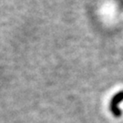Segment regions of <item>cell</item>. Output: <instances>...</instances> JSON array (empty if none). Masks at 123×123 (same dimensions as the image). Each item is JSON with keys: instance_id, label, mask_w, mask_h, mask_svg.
Segmentation results:
<instances>
[{"instance_id": "obj_1", "label": "cell", "mask_w": 123, "mask_h": 123, "mask_svg": "<svg viewBox=\"0 0 123 123\" xmlns=\"http://www.w3.org/2000/svg\"><path fill=\"white\" fill-rule=\"evenodd\" d=\"M122 100H123V90L116 93L114 96L112 97L111 100H110V110L116 118H119L121 116V114H122L121 110L119 108V104Z\"/></svg>"}]
</instances>
